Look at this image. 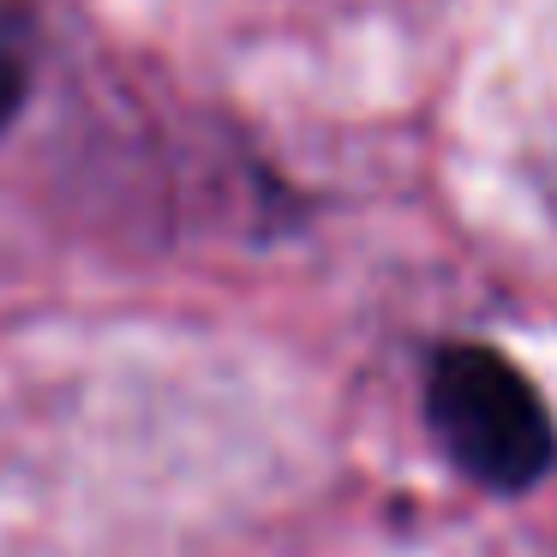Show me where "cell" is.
I'll use <instances>...</instances> for the list:
<instances>
[{
    "mask_svg": "<svg viewBox=\"0 0 557 557\" xmlns=\"http://www.w3.org/2000/svg\"><path fill=\"white\" fill-rule=\"evenodd\" d=\"M30 61H37V25L25 7H0V133L18 114L30 85Z\"/></svg>",
    "mask_w": 557,
    "mask_h": 557,
    "instance_id": "7a4b0ae2",
    "label": "cell"
},
{
    "mask_svg": "<svg viewBox=\"0 0 557 557\" xmlns=\"http://www.w3.org/2000/svg\"><path fill=\"white\" fill-rule=\"evenodd\" d=\"M425 420L444 456L485 492H528L557 456L545 401L492 348L437 354L432 384H425Z\"/></svg>",
    "mask_w": 557,
    "mask_h": 557,
    "instance_id": "6da1fadb",
    "label": "cell"
}]
</instances>
